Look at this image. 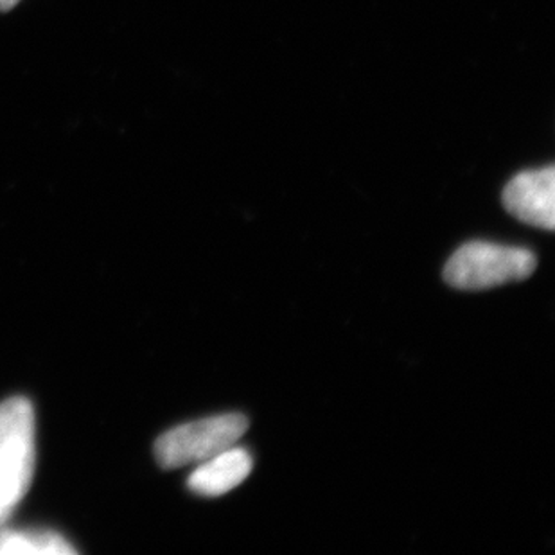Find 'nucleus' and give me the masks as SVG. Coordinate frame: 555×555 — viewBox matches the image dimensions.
<instances>
[{"instance_id": "1", "label": "nucleus", "mask_w": 555, "mask_h": 555, "mask_svg": "<svg viewBox=\"0 0 555 555\" xmlns=\"http://www.w3.org/2000/svg\"><path fill=\"white\" fill-rule=\"evenodd\" d=\"M35 473V412L26 398L0 403V521L31 486Z\"/></svg>"}, {"instance_id": "2", "label": "nucleus", "mask_w": 555, "mask_h": 555, "mask_svg": "<svg viewBox=\"0 0 555 555\" xmlns=\"http://www.w3.org/2000/svg\"><path fill=\"white\" fill-rule=\"evenodd\" d=\"M535 264L534 254L525 248L473 242L446 262L444 281L456 289L480 292L529 279Z\"/></svg>"}, {"instance_id": "3", "label": "nucleus", "mask_w": 555, "mask_h": 555, "mask_svg": "<svg viewBox=\"0 0 555 555\" xmlns=\"http://www.w3.org/2000/svg\"><path fill=\"white\" fill-rule=\"evenodd\" d=\"M247 430L248 420L242 414L194 421L160 435L155 442V456L164 469L202 464L237 444Z\"/></svg>"}, {"instance_id": "4", "label": "nucleus", "mask_w": 555, "mask_h": 555, "mask_svg": "<svg viewBox=\"0 0 555 555\" xmlns=\"http://www.w3.org/2000/svg\"><path fill=\"white\" fill-rule=\"evenodd\" d=\"M503 205L508 215L527 225L554 231L555 169L554 166L516 175L503 189Z\"/></svg>"}, {"instance_id": "5", "label": "nucleus", "mask_w": 555, "mask_h": 555, "mask_svg": "<svg viewBox=\"0 0 555 555\" xmlns=\"http://www.w3.org/2000/svg\"><path fill=\"white\" fill-rule=\"evenodd\" d=\"M250 453L236 444L227 448L209 461L202 462L189 477L188 486L194 494L207 498L223 496L240 488L250 477Z\"/></svg>"}, {"instance_id": "6", "label": "nucleus", "mask_w": 555, "mask_h": 555, "mask_svg": "<svg viewBox=\"0 0 555 555\" xmlns=\"http://www.w3.org/2000/svg\"><path fill=\"white\" fill-rule=\"evenodd\" d=\"M73 546L54 532H4L0 554H74Z\"/></svg>"}, {"instance_id": "7", "label": "nucleus", "mask_w": 555, "mask_h": 555, "mask_svg": "<svg viewBox=\"0 0 555 555\" xmlns=\"http://www.w3.org/2000/svg\"><path fill=\"white\" fill-rule=\"evenodd\" d=\"M21 0H0V11H10L18 4Z\"/></svg>"}]
</instances>
